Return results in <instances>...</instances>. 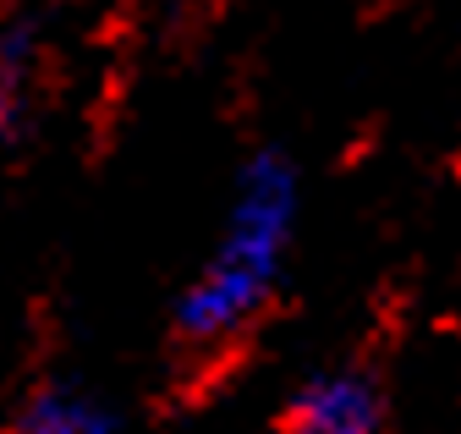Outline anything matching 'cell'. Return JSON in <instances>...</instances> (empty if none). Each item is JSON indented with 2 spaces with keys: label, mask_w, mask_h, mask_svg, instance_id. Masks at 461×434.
Wrapping results in <instances>:
<instances>
[{
  "label": "cell",
  "mask_w": 461,
  "mask_h": 434,
  "mask_svg": "<svg viewBox=\"0 0 461 434\" xmlns=\"http://www.w3.org/2000/svg\"><path fill=\"white\" fill-rule=\"evenodd\" d=\"M280 434H384V385L357 363L313 368L285 396Z\"/></svg>",
  "instance_id": "obj_2"
},
{
  "label": "cell",
  "mask_w": 461,
  "mask_h": 434,
  "mask_svg": "<svg viewBox=\"0 0 461 434\" xmlns=\"http://www.w3.org/2000/svg\"><path fill=\"white\" fill-rule=\"evenodd\" d=\"M303 226V171L285 149H253L225 198V221L170 308L176 347L209 357L237 347L269 313Z\"/></svg>",
  "instance_id": "obj_1"
},
{
  "label": "cell",
  "mask_w": 461,
  "mask_h": 434,
  "mask_svg": "<svg viewBox=\"0 0 461 434\" xmlns=\"http://www.w3.org/2000/svg\"><path fill=\"white\" fill-rule=\"evenodd\" d=\"M115 429H122L115 407L99 391L77 385V379H44V385H33L6 423V434H115Z\"/></svg>",
  "instance_id": "obj_4"
},
{
  "label": "cell",
  "mask_w": 461,
  "mask_h": 434,
  "mask_svg": "<svg viewBox=\"0 0 461 434\" xmlns=\"http://www.w3.org/2000/svg\"><path fill=\"white\" fill-rule=\"evenodd\" d=\"M44 94V28L33 12L0 17V154L28 143Z\"/></svg>",
  "instance_id": "obj_3"
}]
</instances>
